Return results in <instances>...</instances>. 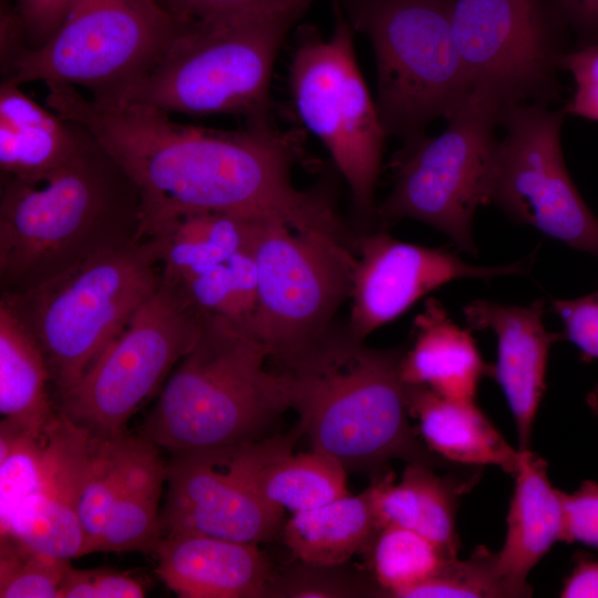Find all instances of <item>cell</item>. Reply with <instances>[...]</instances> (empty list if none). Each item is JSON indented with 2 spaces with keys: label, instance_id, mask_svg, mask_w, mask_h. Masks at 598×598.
I'll return each instance as SVG.
<instances>
[{
  "label": "cell",
  "instance_id": "cell-7",
  "mask_svg": "<svg viewBox=\"0 0 598 598\" xmlns=\"http://www.w3.org/2000/svg\"><path fill=\"white\" fill-rule=\"evenodd\" d=\"M377 64L375 106L389 135H424L472 93L451 24L453 0H339Z\"/></svg>",
  "mask_w": 598,
  "mask_h": 598
},
{
  "label": "cell",
  "instance_id": "cell-5",
  "mask_svg": "<svg viewBox=\"0 0 598 598\" xmlns=\"http://www.w3.org/2000/svg\"><path fill=\"white\" fill-rule=\"evenodd\" d=\"M312 1L233 19L181 23L152 71L120 103L173 114H233L271 120L277 54Z\"/></svg>",
  "mask_w": 598,
  "mask_h": 598
},
{
  "label": "cell",
  "instance_id": "cell-35",
  "mask_svg": "<svg viewBox=\"0 0 598 598\" xmlns=\"http://www.w3.org/2000/svg\"><path fill=\"white\" fill-rule=\"evenodd\" d=\"M142 582L127 574L107 568L75 569L69 566L58 598H140Z\"/></svg>",
  "mask_w": 598,
  "mask_h": 598
},
{
  "label": "cell",
  "instance_id": "cell-2",
  "mask_svg": "<svg viewBox=\"0 0 598 598\" xmlns=\"http://www.w3.org/2000/svg\"><path fill=\"white\" fill-rule=\"evenodd\" d=\"M142 197L90 133L69 161L35 182L1 176V293L25 292L141 238Z\"/></svg>",
  "mask_w": 598,
  "mask_h": 598
},
{
  "label": "cell",
  "instance_id": "cell-15",
  "mask_svg": "<svg viewBox=\"0 0 598 598\" xmlns=\"http://www.w3.org/2000/svg\"><path fill=\"white\" fill-rule=\"evenodd\" d=\"M354 249L359 256L355 257L351 310L346 327L360 340H365L424 296L453 280L524 275L529 264L523 259L505 266H475L446 248L402 241L384 229L357 238Z\"/></svg>",
  "mask_w": 598,
  "mask_h": 598
},
{
  "label": "cell",
  "instance_id": "cell-4",
  "mask_svg": "<svg viewBox=\"0 0 598 598\" xmlns=\"http://www.w3.org/2000/svg\"><path fill=\"white\" fill-rule=\"evenodd\" d=\"M247 320L207 313L193 348L176 364L143 426L171 454L230 450L258 441L291 409L289 379Z\"/></svg>",
  "mask_w": 598,
  "mask_h": 598
},
{
  "label": "cell",
  "instance_id": "cell-19",
  "mask_svg": "<svg viewBox=\"0 0 598 598\" xmlns=\"http://www.w3.org/2000/svg\"><path fill=\"white\" fill-rule=\"evenodd\" d=\"M301 436L297 423L287 434L216 452L260 499L297 514L349 494L347 471L336 458L315 450L292 453Z\"/></svg>",
  "mask_w": 598,
  "mask_h": 598
},
{
  "label": "cell",
  "instance_id": "cell-1",
  "mask_svg": "<svg viewBox=\"0 0 598 598\" xmlns=\"http://www.w3.org/2000/svg\"><path fill=\"white\" fill-rule=\"evenodd\" d=\"M45 85V104L84 126L137 186L141 237H157L182 214L203 210L277 218L298 231L347 233L326 198L292 182L302 146L297 131H280L272 121L212 130L150 106L102 103L64 83Z\"/></svg>",
  "mask_w": 598,
  "mask_h": 598
},
{
  "label": "cell",
  "instance_id": "cell-17",
  "mask_svg": "<svg viewBox=\"0 0 598 598\" xmlns=\"http://www.w3.org/2000/svg\"><path fill=\"white\" fill-rule=\"evenodd\" d=\"M92 433L61 410L44 431V454L37 491L1 529L34 551L71 560L84 555L80 503L91 455Z\"/></svg>",
  "mask_w": 598,
  "mask_h": 598
},
{
  "label": "cell",
  "instance_id": "cell-18",
  "mask_svg": "<svg viewBox=\"0 0 598 598\" xmlns=\"http://www.w3.org/2000/svg\"><path fill=\"white\" fill-rule=\"evenodd\" d=\"M467 326L496 337L497 361L491 369L509 405L518 435V450H530L534 422L546 389L549 351L561 333L548 332L543 322L545 301L527 307L474 300L463 308Z\"/></svg>",
  "mask_w": 598,
  "mask_h": 598
},
{
  "label": "cell",
  "instance_id": "cell-11",
  "mask_svg": "<svg viewBox=\"0 0 598 598\" xmlns=\"http://www.w3.org/2000/svg\"><path fill=\"white\" fill-rule=\"evenodd\" d=\"M206 316L183 282L163 272L155 292L59 398L60 410L93 434H126L130 419L193 348Z\"/></svg>",
  "mask_w": 598,
  "mask_h": 598
},
{
  "label": "cell",
  "instance_id": "cell-44",
  "mask_svg": "<svg viewBox=\"0 0 598 598\" xmlns=\"http://www.w3.org/2000/svg\"><path fill=\"white\" fill-rule=\"evenodd\" d=\"M588 403L592 411L598 415V386L589 394Z\"/></svg>",
  "mask_w": 598,
  "mask_h": 598
},
{
  "label": "cell",
  "instance_id": "cell-24",
  "mask_svg": "<svg viewBox=\"0 0 598 598\" xmlns=\"http://www.w3.org/2000/svg\"><path fill=\"white\" fill-rule=\"evenodd\" d=\"M406 402L432 453L461 465H495L513 476L517 473L520 451L509 445L474 401L451 400L425 385L406 384Z\"/></svg>",
  "mask_w": 598,
  "mask_h": 598
},
{
  "label": "cell",
  "instance_id": "cell-39",
  "mask_svg": "<svg viewBox=\"0 0 598 598\" xmlns=\"http://www.w3.org/2000/svg\"><path fill=\"white\" fill-rule=\"evenodd\" d=\"M80 0H17L30 49H38L58 31Z\"/></svg>",
  "mask_w": 598,
  "mask_h": 598
},
{
  "label": "cell",
  "instance_id": "cell-20",
  "mask_svg": "<svg viewBox=\"0 0 598 598\" xmlns=\"http://www.w3.org/2000/svg\"><path fill=\"white\" fill-rule=\"evenodd\" d=\"M156 574L182 598H261L272 573L257 544L200 534L159 539Z\"/></svg>",
  "mask_w": 598,
  "mask_h": 598
},
{
  "label": "cell",
  "instance_id": "cell-38",
  "mask_svg": "<svg viewBox=\"0 0 598 598\" xmlns=\"http://www.w3.org/2000/svg\"><path fill=\"white\" fill-rule=\"evenodd\" d=\"M564 524L560 542L598 549V483L584 481L573 493L561 491Z\"/></svg>",
  "mask_w": 598,
  "mask_h": 598
},
{
  "label": "cell",
  "instance_id": "cell-41",
  "mask_svg": "<svg viewBox=\"0 0 598 598\" xmlns=\"http://www.w3.org/2000/svg\"><path fill=\"white\" fill-rule=\"evenodd\" d=\"M225 264L233 285V318L247 320L258 300V268L251 243L233 254Z\"/></svg>",
  "mask_w": 598,
  "mask_h": 598
},
{
  "label": "cell",
  "instance_id": "cell-36",
  "mask_svg": "<svg viewBox=\"0 0 598 598\" xmlns=\"http://www.w3.org/2000/svg\"><path fill=\"white\" fill-rule=\"evenodd\" d=\"M181 23H203L272 11L302 0H161ZM313 1V0H312Z\"/></svg>",
  "mask_w": 598,
  "mask_h": 598
},
{
  "label": "cell",
  "instance_id": "cell-32",
  "mask_svg": "<svg viewBox=\"0 0 598 598\" xmlns=\"http://www.w3.org/2000/svg\"><path fill=\"white\" fill-rule=\"evenodd\" d=\"M512 597L498 568L497 554L477 547L467 559L450 558L437 573L406 588L398 598Z\"/></svg>",
  "mask_w": 598,
  "mask_h": 598
},
{
  "label": "cell",
  "instance_id": "cell-13",
  "mask_svg": "<svg viewBox=\"0 0 598 598\" xmlns=\"http://www.w3.org/2000/svg\"><path fill=\"white\" fill-rule=\"evenodd\" d=\"M560 22L568 23L545 0H453V38L472 93L499 112L554 96L566 53Z\"/></svg>",
  "mask_w": 598,
  "mask_h": 598
},
{
  "label": "cell",
  "instance_id": "cell-6",
  "mask_svg": "<svg viewBox=\"0 0 598 598\" xmlns=\"http://www.w3.org/2000/svg\"><path fill=\"white\" fill-rule=\"evenodd\" d=\"M162 278L158 239L141 237L25 292L1 293L0 301L38 341L61 398L155 292Z\"/></svg>",
  "mask_w": 598,
  "mask_h": 598
},
{
  "label": "cell",
  "instance_id": "cell-12",
  "mask_svg": "<svg viewBox=\"0 0 598 598\" xmlns=\"http://www.w3.org/2000/svg\"><path fill=\"white\" fill-rule=\"evenodd\" d=\"M498 114L493 104L471 93L447 117L442 134L405 142L395 157L393 188L379 208L380 218L422 221L475 256L472 224L476 208L489 203Z\"/></svg>",
  "mask_w": 598,
  "mask_h": 598
},
{
  "label": "cell",
  "instance_id": "cell-43",
  "mask_svg": "<svg viewBox=\"0 0 598 598\" xmlns=\"http://www.w3.org/2000/svg\"><path fill=\"white\" fill-rule=\"evenodd\" d=\"M568 23L586 34H598V0H556Z\"/></svg>",
  "mask_w": 598,
  "mask_h": 598
},
{
  "label": "cell",
  "instance_id": "cell-22",
  "mask_svg": "<svg viewBox=\"0 0 598 598\" xmlns=\"http://www.w3.org/2000/svg\"><path fill=\"white\" fill-rule=\"evenodd\" d=\"M90 132L27 95L21 85L0 84L1 176L35 182L84 145Z\"/></svg>",
  "mask_w": 598,
  "mask_h": 598
},
{
  "label": "cell",
  "instance_id": "cell-27",
  "mask_svg": "<svg viewBox=\"0 0 598 598\" xmlns=\"http://www.w3.org/2000/svg\"><path fill=\"white\" fill-rule=\"evenodd\" d=\"M370 491L347 494L322 506L292 514L282 527L285 544L298 560L342 565L364 550L378 529Z\"/></svg>",
  "mask_w": 598,
  "mask_h": 598
},
{
  "label": "cell",
  "instance_id": "cell-16",
  "mask_svg": "<svg viewBox=\"0 0 598 598\" xmlns=\"http://www.w3.org/2000/svg\"><path fill=\"white\" fill-rule=\"evenodd\" d=\"M166 482L161 538L200 534L258 545L280 532L285 511L260 499L218 452L172 454Z\"/></svg>",
  "mask_w": 598,
  "mask_h": 598
},
{
  "label": "cell",
  "instance_id": "cell-33",
  "mask_svg": "<svg viewBox=\"0 0 598 598\" xmlns=\"http://www.w3.org/2000/svg\"><path fill=\"white\" fill-rule=\"evenodd\" d=\"M1 598H58L70 560L48 556L1 537Z\"/></svg>",
  "mask_w": 598,
  "mask_h": 598
},
{
  "label": "cell",
  "instance_id": "cell-40",
  "mask_svg": "<svg viewBox=\"0 0 598 598\" xmlns=\"http://www.w3.org/2000/svg\"><path fill=\"white\" fill-rule=\"evenodd\" d=\"M183 285L203 311L233 318V285L225 262L183 281Z\"/></svg>",
  "mask_w": 598,
  "mask_h": 598
},
{
  "label": "cell",
  "instance_id": "cell-10",
  "mask_svg": "<svg viewBox=\"0 0 598 598\" xmlns=\"http://www.w3.org/2000/svg\"><path fill=\"white\" fill-rule=\"evenodd\" d=\"M334 28L322 38L306 27L289 68L297 113L331 155L362 223L375 214L374 190L388 135L354 53V29L339 0H331Z\"/></svg>",
  "mask_w": 598,
  "mask_h": 598
},
{
  "label": "cell",
  "instance_id": "cell-30",
  "mask_svg": "<svg viewBox=\"0 0 598 598\" xmlns=\"http://www.w3.org/2000/svg\"><path fill=\"white\" fill-rule=\"evenodd\" d=\"M140 439L128 434L102 436L92 433L90 462L80 503L84 555L94 553Z\"/></svg>",
  "mask_w": 598,
  "mask_h": 598
},
{
  "label": "cell",
  "instance_id": "cell-37",
  "mask_svg": "<svg viewBox=\"0 0 598 598\" xmlns=\"http://www.w3.org/2000/svg\"><path fill=\"white\" fill-rule=\"evenodd\" d=\"M550 308L563 321V339L574 343L585 359H598V290L575 299H554Z\"/></svg>",
  "mask_w": 598,
  "mask_h": 598
},
{
  "label": "cell",
  "instance_id": "cell-29",
  "mask_svg": "<svg viewBox=\"0 0 598 598\" xmlns=\"http://www.w3.org/2000/svg\"><path fill=\"white\" fill-rule=\"evenodd\" d=\"M379 597H394L454 558L431 539L398 525L379 526L364 549Z\"/></svg>",
  "mask_w": 598,
  "mask_h": 598
},
{
  "label": "cell",
  "instance_id": "cell-8",
  "mask_svg": "<svg viewBox=\"0 0 598 598\" xmlns=\"http://www.w3.org/2000/svg\"><path fill=\"white\" fill-rule=\"evenodd\" d=\"M179 27L161 0H80L48 42L22 51L2 81L59 82L95 101L120 103Z\"/></svg>",
  "mask_w": 598,
  "mask_h": 598
},
{
  "label": "cell",
  "instance_id": "cell-23",
  "mask_svg": "<svg viewBox=\"0 0 598 598\" xmlns=\"http://www.w3.org/2000/svg\"><path fill=\"white\" fill-rule=\"evenodd\" d=\"M413 330L412 348L404 351L400 365L403 382L425 385L446 399L474 401L478 383L491 374V368L470 332L435 298L425 301Z\"/></svg>",
  "mask_w": 598,
  "mask_h": 598
},
{
  "label": "cell",
  "instance_id": "cell-21",
  "mask_svg": "<svg viewBox=\"0 0 598 598\" xmlns=\"http://www.w3.org/2000/svg\"><path fill=\"white\" fill-rule=\"evenodd\" d=\"M544 458L520 451V464L507 515V533L497 554L512 597H529L527 577L556 542L564 524L561 491L553 486Z\"/></svg>",
  "mask_w": 598,
  "mask_h": 598
},
{
  "label": "cell",
  "instance_id": "cell-25",
  "mask_svg": "<svg viewBox=\"0 0 598 598\" xmlns=\"http://www.w3.org/2000/svg\"><path fill=\"white\" fill-rule=\"evenodd\" d=\"M442 477L432 466L409 463L401 478L394 482L390 472L374 477L368 487L378 525H398L413 530L457 557L456 513L461 496L473 480Z\"/></svg>",
  "mask_w": 598,
  "mask_h": 598
},
{
  "label": "cell",
  "instance_id": "cell-42",
  "mask_svg": "<svg viewBox=\"0 0 598 598\" xmlns=\"http://www.w3.org/2000/svg\"><path fill=\"white\" fill-rule=\"evenodd\" d=\"M563 598H598V559L580 557L560 591Z\"/></svg>",
  "mask_w": 598,
  "mask_h": 598
},
{
  "label": "cell",
  "instance_id": "cell-3",
  "mask_svg": "<svg viewBox=\"0 0 598 598\" xmlns=\"http://www.w3.org/2000/svg\"><path fill=\"white\" fill-rule=\"evenodd\" d=\"M403 348L375 349L333 327L307 351L277 368L290 385L291 409L311 450L346 471L375 477L392 460L435 464L410 423Z\"/></svg>",
  "mask_w": 598,
  "mask_h": 598
},
{
  "label": "cell",
  "instance_id": "cell-14",
  "mask_svg": "<svg viewBox=\"0 0 598 598\" xmlns=\"http://www.w3.org/2000/svg\"><path fill=\"white\" fill-rule=\"evenodd\" d=\"M565 113L539 103L499 112L506 135L496 150L489 203L515 221L598 257V218L580 197L563 158Z\"/></svg>",
  "mask_w": 598,
  "mask_h": 598
},
{
  "label": "cell",
  "instance_id": "cell-34",
  "mask_svg": "<svg viewBox=\"0 0 598 598\" xmlns=\"http://www.w3.org/2000/svg\"><path fill=\"white\" fill-rule=\"evenodd\" d=\"M379 596L375 581L342 565L299 563L280 575H272L267 597L353 598Z\"/></svg>",
  "mask_w": 598,
  "mask_h": 598
},
{
  "label": "cell",
  "instance_id": "cell-28",
  "mask_svg": "<svg viewBox=\"0 0 598 598\" xmlns=\"http://www.w3.org/2000/svg\"><path fill=\"white\" fill-rule=\"evenodd\" d=\"M166 464L156 445L141 437L95 551L154 553L161 539L158 504Z\"/></svg>",
  "mask_w": 598,
  "mask_h": 598
},
{
  "label": "cell",
  "instance_id": "cell-31",
  "mask_svg": "<svg viewBox=\"0 0 598 598\" xmlns=\"http://www.w3.org/2000/svg\"><path fill=\"white\" fill-rule=\"evenodd\" d=\"M44 434L37 436L1 419L0 424V529L38 488L43 464Z\"/></svg>",
  "mask_w": 598,
  "mask_h": 598
},
{
  "label": "cell",
  "instance_id": "cell-9",
  "mask_svg": "<svg viewBox=\"0 0 598 598\" xmlns=\"http://www.w3.org/2000/svg\"><path fill=\"white\" fill-rule=\"evenodd\" d=\"M354 241L323 231H298L259 218L251 240L258 268L257 306L247 322L280 368L321 340L350 298Z\"/></svg>",
  "mask_w": 598,
  "mask_h": 598
},
{
  "label": "cell",
  "instance_id": "cell-26",
  "mask_svg": "<svg viewBox=\"0 0 598 598\" xmlns=\"http://www.w3.org/2000/svg\"><path fill=\"white\" fill-rule=\"evenodd\" d=\"M49 367L41 347L19 317L0 301V413L37 436L54 415Z\"/></svg>",
  "mask_w": 598,
  "mask_h": 598
}]
</instances>
